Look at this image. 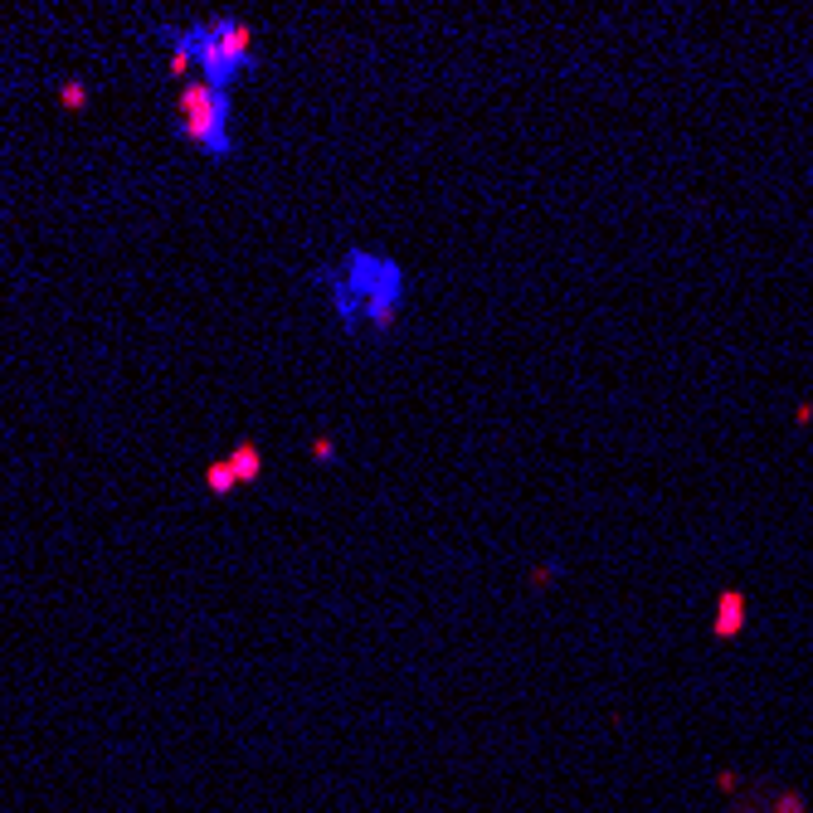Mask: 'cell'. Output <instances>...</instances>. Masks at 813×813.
Segmentation results:
<instances>
[{
    "instance_id": "cell-1",
    "label": "cell",
    "mask_w": 813,
    "mask_h": 813,
    "mask_svg": "<svg viewBox=\"0 0 813 813\" xmlns=\"http://www.w3.org/2000/svg\"><path fill=\"white\" fill-rule=\"evenodd\" d=\"M317 283L327 288L336 322L346 332H356V327L390 332L400 322V307H405V268L390 259V254L346 249L341 263L317 273Z\"/></svg>"
},
{
    "instance_id": "cell-2",
    "label": "cell",
    "mask_w": 813,
    "mask_h": 813,
    "mask_svg": "<svg viewBox=\"0 0 813 813\" xmlns=\"http://www.w3.org/2000/svg\"><path fill=\"white\" fill-rule=\"evenodd\" d=\"M156 35L166 39L171 59L166 69L171 78L190 83V69H200V78L210 88H234L239 78H249L259 69V54H254V25L249 20H234V15H215V20H200V25H161Z\"/></svg>"
},
{
    "instance_id": "cell-3",
    "label": "cell",
    "mask_w": 813,
    "mask_h": 813,
    "mask_svg": "<svg viewBox=\"0 0 813 813\" xmlns=\"http://www.w3.org/2000/svg\"><path fill=\"white\" fill-rule=\"evenodd\" d=\"M234 117V98L224 88H210L205 78H190L176 93V137H185L190 147H200L210 161H229L239 142L229 132Z\"/></svg>"
},
{
    "instance_id": "cell-4",
    "label": "cell",
    "mask_w": 813,
    "mask_h": 813,
    "mask_svg": "<svg viewBox=\"0 0 813 813\" xmlns=\"http://www.w3.org/2000/svg\"><path fill=\"white\" fill-rule=\"evenodd\" d=\"M229 468H234V478H239V482H259V473H263L259 444H254V439L234 444V448H229Z\"/></svg>"
},
{
    "instance_id": "cell-5",
    "label": "cell",
    "mask_w": 813,
    "mask_h": 813,
    "mask_svg": "<svg viewBox=\"0 0 813 813\" xmlns=\"http://www.w3.org/2000/svg\"><path fill=\"white\" fill-rule=\"evenodd\" d=\"M205 487H210L215 497H229V492L239 487L234 468H229V458H220V463H210V468H205Z\"/></svg>"
},
{
    "instance_id": "cell-6",
    "label": "cell",
    "mask_w": 813,
    "mask_h": 813,
    "mask_svg": "<svg viewBox=\"0 0 813 813\" xmlns=\"http://www.w3.org/2000/svg\"><path fill=\"white\" fill-rule=\"evenodd\" d=\"M59 103H64V108H74V112H83V108H88V83H83V78H64V83H59Z\"/></svg>"
},
{
    "instance_id": "cell-7",
    "label": "cell",
    "mask_w": 813,
    "mask_h": 813,
    "mask_svg": "<svg viewBox=\"0 0 813 813\" xmlns=\"http://www.w3.org/2000/svg\"><path fill=\"white\" fill-rule=\"evenodd\" d=\"M312 458H317V463H332V458H336L332 434H317V439H312Z\"/></svg>"
},
{
    "instance_id": "cell-8",
    "label": "cell",
    "mask_w": 813,
    "mask_h": 813,
    "mask_svg": "<svg viewBox=\"0 0 813 813\" xmlns=\"http://www.w3.org/2000/svg\"><path fill=\"white\" fill-rule=\"evenodd\" d=\"M731 624H740V599L726 594V609H721V633H731Z\"/></svg>"
},
{
    "instance_id": "cell-9",
    "label": "cell",
    "mask_w": 813,
    "mask_h": 813,
    "mask_svg": "<svg viewBox=\"0 0 813 813\" xmlns=\"http://www.w3.org/2000/svg\"><path fill=\"white\" fill-rule=\"evenodd\" d=\"M794 813H799V809H794Z\"/></svg>"
}]
</instances>
